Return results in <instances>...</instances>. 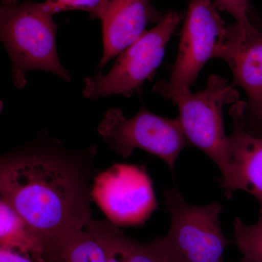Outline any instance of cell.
Returning <instances> with one entry per match:
<instances>
[{
	"label": "cell",
	"mask_w": 262,
	"mask_h": 262,
	"mask_svg": "<svg viewBox=\"0 0 262 262\" xmlns=\"http://www.w3.org/2000/svg\"><path fill=\"white\" fill-rule=\"evenodd\" d=\"M181 13L170 10L134 44L122 52L106 75L98 72L86 77L82 94L88 99L122 95L131 97L140 93L143 84L154 76L165 56V49L182 21Z\"/></svg>",
	"instance_id": "5"
},
{
	"label": "cell",
	"mask_w": 262,
	"mask_h": 262,
	"mask_svg": "<svg viewBox=\"0 0 262 262\" xmlns=\"http://www.w3.org/2000/svg\"><path fill=\"white\" fill-rule=\"evenodd\" d=\"M85 229L103 247L116 253L122 262H175L157 239L146 243L136 241L108 220L93 219Z\"/></svg>",
	"instance_id": "13"
},
{
	"label": "cell",
	"mask_w": 262,
	"mask_h": 262,
	"mask_svg": "<svg viewBox=\"0 0 262 262\" xmlns=\"http://www.w3.org/2000/svg\"><path fill=\"white\" fill-rule=\"evenodd\" d=\"M222 59L233 74V85L244 90L248 102L246 116L262 117V31L245 32L237 24L229 27Z\"/></svg>",
	"instance_id": "9"
},
{
	"label": "cell",
	"mask_w": 262,
	"mask_h": 262,
	"mask_svg": "<svg viewBox=\"0 0 262 262\" xmlns=\"http://www.w3.org/2000/svg\"><path fill=\"white\" fill-rule=\"evenodd\" d=\"M163 196L170 226L168 233L156 239L170 257L175 262H225L224 253L232 241L221 227L222 205L190 204L177 187L165 189Z\"/></svg>",
	"instance_id": "4"
},
{
	"label": "cell",
	"mask_w": 262,
	"mask_h": 262,
	"mask_svg": "<svg viewBox=\"0 0 262 262\" xmlns=\"http://www.w3.org/2000/svg\"><path fill=\"white\" fill-rule=\"evenodd\" d=\"M213 3L220 11L232 15L235 19L236 24L245 32L256 28L249 18V0H213Z\"/></svg>",
	"instance_id": "17"
},
{
	"label": "cell",
	"mask_w": 262,
	"mask_h": 262,
	"mask_svg": "<svg viewBox=\"0 0 262 262\" xmlns=\"http://www.w3.org/2000/svg\"><path fill=\"white\" fill-rule=\"evenodd\" d=\"M245 119H246V122H258V123H262V117L261 118H251V117H246V113H245Z\"/></svg>",
	"instance_id": "22"
},
{
	"label": "cell",
	"mask_w": 262,
	"mask_h": 262,
	"mask_svg": "<svg viewBox=\"0 0 262 262\" xmlns=\"http://www.w3.org/2000/svg\"><path fill=\"white\" fill-rule=\"evenodd\" d=\"M97 146L67 149L43 130L0 159L1 198L43 237L85 229L93 220Z\"/></svg>",
	"instance_id": "1"
},
{
	"label": "cell",
	"mask_w": 262,
	"mask_h": 262,
	"mask_svg": "<svg viewBox=\"0 0 262 262\" xmlns=\"http://www.w3.org/2000/svg\"><path fill=\"white\" fill-rule=\"evenodd\" d=\"M43 3L2 0L0 37L12 62L13 84L23 89L32 70L51 72L70 82L57 51L58 26Z\"/></svg>",
	"instance_id": "2"
},
{
	"label": "cell",
	"mask_w": 262,
	"mask_h": 262,
	"mask_svg": "<svg viewBox=\"0 0 262 262\" xmlns=\"http://www.w3.org/2000/svg\"><path fill=\"white\" fill-rule=\"evenodd\" d=\"M110 0H46L45 8L52 15L70 10H82L89 13L90 18L102 20Z\"/></svg>",
	"instance_id": "16"
},
{
	"label": "cell",
	"mask_w": 262,
	"mask_h": 262,
	"mask_svg": "<svg viewBox=\"0 0 262 262\" xmlns=\"http://www.w3.org/2000/svg\"><path fill=\"white\" fill-rule=\"evenodd\" d=\"M247 106V102L239 100L229 112L233 122V130L229 136L232 179L225 193L228 199L237 190L249 193L257 200L262 213V136L253 135L246 130Z\"/></svg>",
	"instance_id": "10"
},
{
	"label": "cell",
	"mask_w": 262,
	"mask_h": 262,
	"mask_svg": "<svg viewBox=\"0 0 262 262\" xmlns=\"http://www.w3.org/2000/svg\"><path fill=\"white\" fill-rule=\"evenodd\" d=\"M241 262H246V261H245L244 259H242V260H241Z\"/></svg>",
	"instance_id": "23"
},
{
	"label": "cell",
	"mask_w": 262,
	"mask_h": 262,
	"mask_svg": "<svg viewBox=\"0 0 262 262\" xmlns=\"http://www.w3.org/2000/svg\"><path fill=\"white\" fill-rule=\"evenodd\" d=\"M154 92L177 106L179 122L188 143L201 150L218 166L225 191L232 179V159L222 113L226 104L239 101L238 92L227 80L214 75L208 77L206 88L198 92L192 93L190 89Z\"/></svg>",
	"instance_id": "3"
},
{
	"label": "cell",
	"mask_w": 262,
	"mask_h": 262,
	"mask_svg": "<svg viewBox=\"0 0 262 262\" xmlns=\"http://www.w3.org/2000/svg\"><path fill=\"white\" fill-rule=\"evenodd\" d=\"M229 27L213 1L189 0L170 78L157 82L153 91L190 89L207 62L222 59Z\"/></svg>",
	"instance_id": "7"
},
{
	"label": "cell",
	"mask_w": 262,
	"mask_h": 262,
	"mask_svg": "<svg viewBox=\"0 0 262 262\" xmlns=\"http://www.w3.org/2000/svg\"><path fill=\"white\" fill-rule=\"evenodd\" d=\"M164 15L152 0H110L101 20L103 53L100 68L137 41L148 24L159 23Z\"/></svg>",
	"instance_id": "11"
},
{
	"label": "cell",
	"mask_w": 262,
	"mask_h": 262,
	"mask_svg": "<svg viewBox=\"0 0 262 262\" xmlns=\"http://www.w3.org/2000/svg\"><path fill=\"white\" fill-rule=\"evenodd\" d=\"M251 20L254 27L262 31V21L260 20L259 18H257V16L254 14V13H253L251 15Z\"/></svg>",
	"instance_id": "21"
},
{
	"label": "cell",
	"mask_w": 262,
	"mask_h": 262,
	"mask_svg": "<svg viewBox=\"0 0 262 262\" xmlns=\"http://www.w3.org/2000/svg\"><path fill=\"white\" fill-rule=\"evenodd\" d=\"M92 199L118 227L144 225L158 207L145 165L117 163L98 173Z\"/></svg>",
	"instance_id": "8"
},
{
	"label": "cell",
	"mask_w": 262,
	"mask_h": 262,
	"mask_svg": "<svg viewBox=\"0 0 262 262\" xmlns=\"http://www.w3.org/2000/svg\"><path fill=\"white\" fill-rule=\"evenodd\" d=\"M0 246L13 248L39 262L42 238L3 198L0 199Z\"/></svg>",
	"instance_id": "14"
},
{
	"label": "cell",
	"mask_w": 262,
	"mask_h": 262,
	"mask_svg": "<svg viewBox=\"0 0 262 262\" xmlns=\"http://www.w3.org/2000/svg\"><path fill=\"white\" fill-rule=\"evenodd\" d=\"M0 262H37L24 253L13 248L0 246Z\"/></svg>",
	"instance_id": "18"
},
{
	"label": "cell",
	"mask_w": 262,
	"mask_h": 262,
	"mask_svg": "<svg viewBox=\"0 0 262 262\" xmlns=\"http://www.w3.org/2000/svg\"><path fill=\"white\" fill-rule=\"evenodd\" d=\"M246 129L253 135L262 136V123L246 121Z\"/></svg>",
	"instance_id": "19"
},
{
	"label": "cell",
	"mask_w": 262,
	"mask_h": 262,
	"mask_svg": "<svg viewBox=\"0 0 262 262\" xmlns=\"http://www.w3.org/2000/svg\"><path fill=\"white\" fill-rule=\"evenodd\" d=\"M108 148L128 158L140 149L158 157L173 171L179 155L189 146L178 117L165 118L142 106L127 119L119 108L108 110L98 127Z\"/></svg>",
	"instance_id": "6"
},
{
	"label": "cell",
	"mask_w": 262,
	"mask_h": 262,
	"mask_svg": "<svg viewBox=\"0 0 262 262\" xmlns=\"http://www.w3.org/2000/svg\"><path fill=\"white\" fill-rule=\"evenodd\" d=\"M39 262H108L107 253L87 229H67L43 237Z\"/></svg>",
	"instance_id": "12"
},
{
	"label": "cell",
	"mask_w": 262,
	"mask_h": 262,
	"mask_svg": "<svg viewBox=\"0 0 262 262\" xmlns=\"http://www.w3.org/2000/svg\"><path fill=\"white\" fill-rule=\"evenodd\" d=\"M106 250V253H107V261L108 262H122L120 258L114 252V251L110 250V248L103 247Z\"/></svg>",
	"instance_id": "20"
},
{
	"label": "cell",
	"mask_w": 262,
	"mask_h": 262,
	"mask_svg": "<svg viewBox=\"0 0 262 262\" xmlns=\"http://www.w3.org/2000/svg\"><path fill=\"white\" fill-rule=\"evenodd\" d=\"M234 242L246 262H262V213L256 223L247 225L237 216L234 221Z\"/></svg>",
	"instance_id": "15"
}]
</instances>
